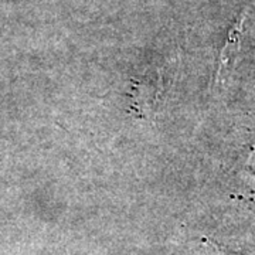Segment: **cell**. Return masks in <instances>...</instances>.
Segmentation results:
<instances>
[{"label": "cell", "instance_id": "6da1fadb", "mask_svg": "<svg viewBox=\"0 0 255 255\" xmlns=\"http://www.w3.org/2000/svg\"><path fill=\"white\" fill-rule=\"evenodd\" d=\"M247 14H248V10L246 9L230 30L226 44L220 53L219 65H217V71L214 75V85H213V88L216 91H219L220 87H223L226 84L227 78L234 68V65H236L238 53H240V47H241V34H243Z\"/></svg>", "mask_w": 255, "mask_h": 255}]
</instances>
